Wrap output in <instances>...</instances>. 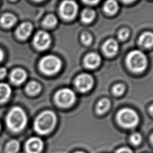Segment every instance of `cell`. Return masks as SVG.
Segmentation results:
<instances>
[{
    "label": "cell",
    "instance_id": "10",
    "mask_svg": "<svg viewBox=\"0 0 153 153\" xmlns=\"http://www.w3.org/2000/svg\"><path fill=\"white\" fill-rule=\"evenodd\" d=\"M42 142L38 137H32L26 143V148L28 153H39L42 148Z\"/></svg>",
    "mask_w": 153,
    "mask_h": 153
},
{
    "label": "cell",
    "instance_id": "28",
    "mask_svg": "<svg viewBox=\"0 0 153 153\" xmlns=\"http://www.w3.org/2000/svg\"><path fill=\"white\" fill-rule=\"evenodd\" d=\"M116 153H133L132 151L128 148H121L118 149Z\"/></svg>",
    "mask_w": 153,
    "mask_h": 153
},
{
    "label": "cell",
    "instance_id": "32",
    "mask_svg": "<svg viewBox=\"0 0 153 153\" xmlns=\"http://www.w3.org/2000/svg\"><path fill=\"white\" fill-rule=\"evenodd\" d=\"M123 1H124V2H126V3H130V2H131L133 1H134V0H122Z\"/></svg>",
    "mask_w": 153,
    "mask_h": 153
},
{
    "label": "cell",
    "instance_id": "4",
    "mask_svg": "<svg viewBox=\"0 0 153 153\" xmlns=\"http://www.w3.org/2000/svg\"><path fill=\"white\" fill-rule=\"evenodd\" d=\"M62 62L57 57L52 55L46 56L39 62L41 71L47 75H53L61 68Z\"/></svg>",
    "mask_w": 153,
    "mask_h": 153
},
{
    "label": "cell",
    "instance_id": "9",
    "mask_svg": "<svg viewBox=\"0 0 153 153\" xmlns=\"http://www.w3.org/2000/svg\"><path fill=\"white\" fill-rule=\"evenodd\" d=\"M93 85L92 76L87 74L79 75L75 79V85L77 89L81 92H86L90 90Z\"/></svg>",
    "mask_w": 153,
    "mask_h": 153
},
{
    "label": "cell",
    "instance_id": "37",
    "mask_svg": "<svg viewBox=\"0 0 153 153\" xmlns=\"http://www.w3.org/2000/svg\"><path fill=\"white\" fill-rule=\"evenodd\" d=\"M11 1H16V0H11Z\"/></svg>",
    "mask_w": 153,
    "mask_h": 153
},
{
    "label": "cell",
    "instance_id": "3",
    "mask_svg": "<svg viewBox=\"0 0 153 153\" xmlns=\"http://www.w3.org/2000/svg\"><path fill=\"white\" fill-rule=\"evenodd\" d=\"M126 62L129 69L134 72L144 71L147 66V59L145 55L139 50L131 51L127 57Z\"/></svg>",
    "mask_w": 153,
    "mask_h": 153
},
{
    "label": "cell",
    "instance_id": "30",
    "mask_svg": "<svg viewBox=\"0 0 153 153\" xmlns=\"http://www.w3.org/2000/svg\"><path fill=\"white\" fill-rule=\"evenodd\" d=\"M84 2L88 4H96L98 3L100 0H82Z\"/></svg>",
    "mask_w": 153,
    "mask_h": 153
},
{
    "label": "cell",
    "instance_id": "5",
    "mask_svg": "<svg viewBox=\"0 0 153 153\" xmlns=\"http://www.w3.org/2000/svg\"><path fill=\"white\" fill-rule=\"evenodd\" d=\"M117 120L122 126L126 128H132L137 124L139 117L134 111L124 108L118 113Z\"/></svg>",
    "mask_w": 153,
    "mask_h": 153
},
{
    "label": "cell",
    "instance_id": "35",
    "mask_svg": "<svg viewBox=\"0 0 153 153\" xmlns=\"http://www.w3.org/2000/svg\"><path fill=\"white\" fill-rule=\"evenodd\" d=\"M75 153H83L82 152H75Z\"/></svg>",
    "mask_w": 153,
    "mask_h": 153
},
{
    "label": "cell",
    "instance_id": "24",
    "mask_svg": "<svg viewBox=\"0 0 153 153\" xmlns=\"http://www.w3.org/2000/svg\"><path fill=\"white\" fill-rule=\"evenodd\" d=\"M130 142L135 145H137L140 143L142 140V136L138 133H134L132 134L130 137Z\"/></svg>",
    "mask_w": 153,
    "mask_h": 153
},
{
    "label": "cell",
    "instance_id": "25",
    "mask_svg": "<svg viewBox=\"0 0 153 153\" xmlns=\"http://www.w3.org/2000/svg\"><path fill=\"white\" fill-rule=\"evenodd\" d=\"M124 85L121 84H117L113 87V93L116 96H120L124 92Z\"/></svg>",
    "mask_w": 153,
    "mask_h": 153
},
{
    "label": "cell",
    "instance_id": "31",
    "mask_svg": "<svg viewBox=\"0 0 153 153\" xmlns=\"http://www.w3.org/2000/svg\"><path fill=\"white\" fill-rule=\"evenodd\" d=\"M4 53L3 51L0 48V62L2 60V59H4Z\"/></svg>",
    "mask_w": 153,
    "mask_h": 153
},
{
    "label": "cell",
    "instance_id": "18",
    "mask_svg": "<svg viewBox=\"0 0 153 153\" xmlns=\"http://www.w3.org/2000/svg\"><path fill=\"white\" fill-rule=\"evenodd\" d=\"M118 9V5L115 0H108L104 5V11L109 15L114 14Z\"/></svg>",
    "mask_w": 153,
    "mask_h": 153
},
{
    "label": "cell",
    "instance_id": "15",
    "mask_svg": "<svg viewBox=\"0 0 153 153\" xmlns=\"http://www.w3.org/2000/svg\"><path fill=\"white\" fill-rule=\"evenodd\" d=\"M139 44L144 48H150L153 46V33L145 32L139 39Z\"/></svg>",
    "mask_w": 153,
    "mask_h": 153
},
{
    "label": "cell",
    "instance_id": "20",
    "mask_svg": "<svg viewBox=\"0 0 153 153\" xmlns=\"http://www.w3.org/2000/svg\"><path fill=\"white\" fill-rule=\"evenodd\" d=\"M95 17V13L90 9H85L81 14V20L85 23L91 22Z\"/></svg>",
    "mask_w": 153,
    "mask_h": 153
},
{
    "label": "cell",
    "instance_id": "6",
    "mask_svg": "<svg viewBox=\"0 0 153 153\" xmlns=\"http://www.w3.org/2000/svg\"><path fill=\"white\" fill-rule=\"evenodd\" d=\"M55 99L57 103L60 106L68 107L72 105L75 100L74 92L69 88H63L57 91Z\"/></svg>",
    "mask_w": 153,
    "mask_h": 153
},
{
    "label": "cell",
    "instance_id": "11",
    "mask_svg": "<svg viewBox=\"0 0 153 153\" xmlns=\"http://www.w3.org/2000/svg\"><path fill=\"white\" fill-rule=\"evenodd\" d=\"M10 79L13 83L16 85L22 84L27 78V73L22 68H16L10 74Z\"/></svg>",
    "mask_w": 153,
    "mask_h": 153
},
{
    "label": "cell",
    "instance_id": "16",
    "mask_svg": "<svg viewBox=\"0 0 153 153\" xmlns=\"http://www.w3.org/2000/svg\"><path fill=\"white\" fill-rule=\"evenodd\" d=\"M17 21L16 16L10 13L4 14L1 19L0 23L5 27H10L13 26Z\"/></svg>",
    "mask_w": 153,
    "mask_h": 153
},
{
    "label": "cell",
    "instance_id": "36",
    "mask_svg": "<svg viewBox=\"0 0 153 153\" xmlns=\"http://www.w3.org/2000/svg\"><path fill=\"white\" fill-rule=\"evenodd\" d=\"M34 1H42V0H34Z\"/></svg>",
    "mask_w": 153,
    "mask_h": 153
},
{
    "label": "cell",
    "instance_id": "22",
    "mask_svg": "<svg viewBox=\"0 0 153 153\" xmlns=\"http://www.w3.org/2000/svg\"><path fill=\"white\" fill-rule=\"evenodd\" d=\"M57 20L55 16L53 14L48 15L44 20L43 25L48 27H53L57 24Z\"/></svg>",
    "mask_w": 153,
    "mask_h": 153
},
{
    "label": "cell",
    "instance_id": "13",
    "mask_svg": "<svg viewBox=\"0 0 153 153\" xmlns=\"http://www.w3.org/2000/svg\"><path fill=\"white\" fill-rule=\"evenodd\" d=\"M118 50V43L115 39H109L107 40L103 46V50L105 54L109 57L114 56L117 53Z\"/></svg>",
    "mask_w": 153,
    "mask_h": 153
},
{
    "label": "cell",
    "instance_id": "27",
    "mask_svg": "<svg viewBox=\"0 0 153 153\" xmlns=\"http://www.w3.org/2000/svg\"><path fill=\"white\" fill-rule=\"evenodd\" d=\"M129 35V31L127 29H121L118 33V38L121 40H125Z\"/></svg>",
    "mask_w": 153,
    "mask_h": 153
},
{
    "label": "cell",
    "instance_id": "7",
    "mask_svg": "<svg viewBox=\"0 0 153 153\" xmlns=\"http://www.w3.org/2000/svg\"><path fill=\"white\" fill-rule=\"evenodd\" d=\"M59 11L60 16L65 20H72L76 15L78 5L72 0L64 1L60 5Z\"/></svg>",
    "mask_w": 153,
    "mask_h": 153
},
{
    "label": "cell",
    "instance_id": "23",
    "mask_svg": "<svg viewBox=\"0 0 153 153\" xmlns=\"http://www.w3.org/2000/svg\"><path fill=\"white\" fill-rule=\"evenodd\" d=\"M19 148V143L16 140H12L10 141L7 145L6 152L7 153H15Z\"/></svg>",
    "mask_w": 153,
    "mask_h": 153
},
{
    "label": "cell",
    "instance_id": "1",
    "mask_svg": "<svg viewBox=\"0 0 153 153\" xmlns=\"http://www.w3.org/2000/svg\"><path fill=\"white\" fill-rule=\"evenodd\" d=\"M56 123V117L54 113L50 111H45L36 118L34 128L38 133L45 134L53 128Z\"/></svg>",
    "mask_w": 153,
    "mask_h": 153
},
{
    "label": "cell",
    "instance_id": "17",
    "mask_svg": "<svg viewBox=\"0 0 153 153\" xmlns=\"http://www.w3.org/2000/svg\"><path fill=\"white\" fill-rule=\"evenodd\" d=\"M11 94V89L10 85L6 83H0V103L5 102L10 97Z\"/></svg>",
    "mask_w": 153,
    "mask_h": 153
},
{
    "label": "cell",
    "instance_id": "33",
    "mask_svg": "<svg viewBox=\"0 0 153 153\" xmlns=\"http://www.w3.org/2000/svg\"><path fill=\"white\" fill-rule=\"evenodd\" d=\"M149 111L152 115H153V105H152L149 108Z\"/></svg>",
    "mask_w": 153,
    "mask_h": 153
},
{
    "label": "cell",
    "instance_id": "34",
    "mask_svg": "<svg viewBox=\"0 0 153 153\" xmlns=\"http://www.w3.org/2000/svg\"><path fill=\"white\" fill-rule=\"evenodd\" d=\"M151 141H152V143H153V134H152V136H151Z\"/></svg>",
    "mask_w": 153,
    "mask_h": 153
},
{
    "label": "cell",
    "instance_id": "21",
    "mask_svg": "<svg viewBox=\"0 0 153 153\" xmlns=\"http://www.w3.org/2000/svg\"><path fill=\"white\" fill-rule=\"evenodd\" d=\"M110 103L109 101L106 99L100 100L96 106V111L98 114H102L106 112L109 108Z\"/></svg>",
    "mask_w": 153,
    "mask_h": 153
},
{
    "label": "cell",
    "instance_id": "12",
    "mask_svg": "<svg viewBox=\"0 0 153 153\" xmlns=\"http://www.w3.org/2000/svg\"><path fill=\"white\" fill-rule=\"evenodd\" d=\"M32 29L33 26L30 23L24 22L19 25L16 30V33L20 39H25L30 36Z\"/></svg>",
    "mask_w": 153,
    "mask_h": 153
},
{
    "label": "cell",
    "instance_id": "26",
    "mask_svg": "<svg viewBox=\"0 0 153 153\" xmlns=\"http://www.w3.org/2000/svg\"><path fill=\"white\" fill-rule=\"evenodd\" d=\"M81 39L82 42L85 44V45H89L92 40L91 38V36L88 33H84L83 34H82L81 37Z\"/></svg>",
    "mask_w": 153,
    "mask_h": 153
},
{
    "label": "cell",
    "instance_id": "19",
    "mask_svg": "<svg viewBox=\"0 0 153 153\" xmlns=\"http://www.w3.org/2000/svg\"><path fill=\"white\" fill-rule=\"evenodd\" d=\"M26 91L29 94L35 95L40 91L41 89V87L38 82L33 81L29 82L27 84L26 87Z\"/></svg>",
    "mask_w": 153,
    "mask_h": 153
},
{
    "label": "cell",
    "instance_id": "2",
    "mask_svg": "<svg viewBox=\"0 0 153 153\" xmlns=\"http://www.w3.org/2000/svg\"><path fill=\"white\" fill-rule=\"evenodd\" d=\"M27 117L23 110L20 107L13 108L7 117L8 127L14 131H18L24 128L26 124Z\"/></svg>",
    "mask_w": 153,
    "mask_h": 153
},
{
    "label": "cell",
    "instance_id": "29",
    "mask_svg": "<svg viewBox=\"0 0 153 153\" xmlns=\"http://www.w3.org/2000/svg\"><path fill=\"white\" fill-rule=\"evenodd\" d=\"M7 71L5 68H0V79L4 78L7 75Z\"/></svg>",
    "mask_w": 153,
    "mask_h": 153
},
{
    "label": "cell",
    "instance_id": "14",
    "mask_svg": "<svg viewBox=\"0 0 153 153\" xmlns=\"http://www.w3.org/2000/svg\"><path fill=\"white\" fill-rule=\"evenodd\" d=\"M100 63V57L98 54L91 53L86 56L84 59V63L87 68L94 69L97 67Z\"/></svg>",
    "mask_w": 153,
    "mask_h": 153
},
{
    "label": "cell",
    "instance_id": "8",
    "mask_svg": "<svg viewBox=\"0 0 153 153\" xmlns=\"http://www.w3.org/2000/svg\"><path fill=\"white\" fill-rule=\"evenodd\" d=\"M51 39L48 33L44 30H39L38 32L33 38V45L35 47L39 50H44L47 49L50 45Z\"/></svg>",
    "mask_w": 153,
    "mask_h": 153
}]
</instances>
